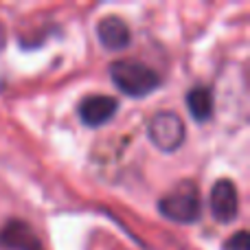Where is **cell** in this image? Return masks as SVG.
I'll list each match as a JSON object with an SVG mask.
<instances>
[{"label": "cell", "mask_w": 250, "mask_h": 250, "mask_svg": "<svg viewBox=\"0 0 250 250\" xmlns=\"http://www.w3.org/2000/svg\"><path fill=\"white\" fill-rule=\"evenodd\" d=\"M108 75L112 83L132 99H143L160 88L163 77L151 66L136 60H117L108 66Z\"/></svg>", "instance_id": "6da1fadb"}, {"label": "cell", "mask_w": 250, "mask_h": 250, "mask_svg": "<svg viewBox=\"0 0 250 250\" xmlns=\"http://www.w3.org/2000/svg\"><path fill=\"white\" fill-rule=\"evenodd\" d=\"M158 211L163 217L176 224H195L202 215L200 187L193 180H182L158 200Z\"/></svg>", "instance_id": "7a4b0ae2"}, {"label": "cell", "mask_w": 250, "mask_h": 250, "mask_svg": "<svg viewBox=\"0 0 250 250\" xmlns=\"http://www.w3.org/2000/svg\"><path fill=\"white\" fill-rule=\"evenodd\" d=\"M147 136H149L151 145L156 149L165 151V154H173L185 143L187 127L176 112L163 110V112H156L149 119V123H147Z\"/></svg>", "instance_id": "3957f363"}, {"label": "cell", "mask_w": 250, "mask_h": 250, "mask_svg": "<svg viewBox=\"0 0 250 250\" xmlns=\"http://www.w3.org/2000/svg\"><path fill=\"white\" fill-rule=\"evenodd\" d=\"M211 213L220 224H233L239 215V193L237 187L229 178H220L211 189Z\"/></svg>", "instance_id": "277c9868"}, {"label": "cell", "mask_w": 250, "mask_h": 250, "mask_svg": "<svg viewBox=\"0 0 250 250\" xmlns=\"http://www.w3.org/2000/svg\"><path fill=\"white\" fill-rule=\"evenodd\" d=\"M119 112V101L110 95H90L79 101L77 114L86 127H104Z\"/></svg>", "instance_id": "5b68a950"}, {"label": "cell", "mask_w": 250, "mask_h": 250, "mask_svg": "<svg viewBox=\"0 0 250 250\" xmlns=\"http://www.w3.org/2000/svg\"><path fill=\"white\" fill-rule=\"evenodd\" d=\"M0 250H44V246L29 222L9 220L0 226Z\"/></svg>", "instance_id": "8992f818"}, {"label": "cell", "mask_w": 250, "mask_h": 250, "mask_svg": "<svg viewBox=\"0 0 250 250\" xmlns=\"http://www.w3.org/2000/svg\"><path fill=\"white\" fill-rule=\"evenodd\" d=\"M97 38L105 51H123L132 42V31L121 16H104L97 22Z\"/></svg>", "instance_id": "52a82bcc"}, {"label": "cell", "mask_w": 250, "mask_h": 250, "mask_svg": "<svg viewBox=\"0 0 250 250\" xmlns=\"http://www.w3.org/2000/svg\"><path fill=\"white\" fill-rule=\"evenodd\" d=\"M187 108L189 114L193 117V121L198 123H207L213 117V90L208 86H193L187 92Z\"/></svg>", "instance_id": "ba28073f"}, {"label": "cell", "mask_w": 250, "mask_h": 250, "mask_svg": "<svg viewBox=\"0 0 250 250\" xmlns=\"http://www.w3.org/2000/svg\"><path fill=\"white\" fill-rule=\"evenodd\" d=\"M222 250H250L248 230H237V233H233L224 242V248H222Z\"/></svg>", "instance_id": "9c48e42d"}, {"label": "cell", "mask_w": 250, "mask_h": 250, "mask_svg": "<svg viewBox=\"0 0 250 250\" xmlns=\"http://www.w3.org/2000/svg\"><path fill=\"white\" fill-rule=\"evenodd\" d=\"M4 42H7V33H4V24H2V22H0V51H2Z\"/></svg>", "instance_id": "30bf717a"}]
</instances>
